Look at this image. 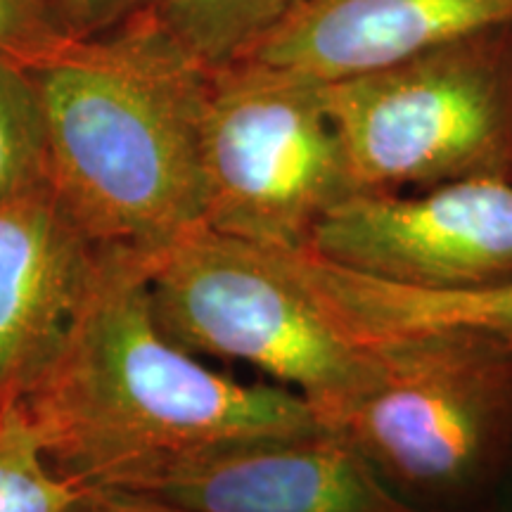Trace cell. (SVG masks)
<instances>
[{"mask_svg":"<svg viewBox=\"0 0 512 512\" xmlns=\"http://www.w3.org/2000/svg\"><path fill=\"white\" fill-rule=\"evenodd\" d=\"M19 406L57 472L114 489L174 460L323 427L280 384H242L171 342L147 256L102 254L86 304Z\"/></svg>","mask_w":512,"mask_h":512,"instance_id":"cell-1","label":"cell"},{"mask_svg":"<svg viewBox=\"0 0 512 512\" xmlns=\"http://www.w3.org/2000/svg\"><path fill=\"white\" fill-rule=\"evenodd\" d=\"M31 74L46 117L48 188L95 245L157 256L204 228L211 69L150 12L69 38Z\"/></svg>","mask_w":512,"mask_h":512,"instance_id":"cell-2","label":"cell"},{"mask_svg":"<svg viewBox=\"0 0 512 512\" xmlns=\"http://www.w3.org/2000/svg\"><path fill=\"white\" fill-rule=\"evenodd\" d=\"M363 351L366 380L325 425L413 510L489 512L512 470V356L448 342Z\"/></svg>","mask_w":512,"mask_h":512,"instance_id":"cell-3","label":"cell"},{"mask_svg":"<svg viewBox=\"0 0 512 512\" xmlns=\"http://www.w3.org/2000/svg\"><path fill=\"white\" fill-rule=\"evenodd\" d=\"M147 271L152 309L171 342L259 368L323 422L366 380L368 351L332 325L294 249L200 228L147 256Z\"/></svg>","mask_w":512,"mask_h":512,"instance_id":"cell-4","label":"cell"},{"mask_svg":"<svg viewBox=\"0 0 512 512\" xmlns=\"http://www.w3.org/2000/svg\"><path fill=\"white\" fill-rule=\"evenodd\" d=\"M358 192L512 178V29L325 83Z\"/></svg>","mask_w":512,"mask_h":512,"instance_id":"cell-5","label":"cell"},{"mask_svg":"<svg viewBox=\"0 0 512 512\" xmlns=\"http://www.w3.org/2000/svg\"><path fill=\"white\" fill-rule=\"evenodd\" d=\"M204 228L302 249L354 195L325 83L254 60L211 69L202 121Z\"/></svg>","mask_w":512,"mask_h":512,"instance_id":"cell-6","label":"cell"},{"mask_svg":"<svg viewBox=\"0 0 512 512\" xmlns=\"http://www.w3.org/2000/svg\"><path fill=\"white\" fill-rule=\"evenodd\" d=\"M313 254L387 283L453 290L512 278V178L354 192L318 223Z\"/></svg>","mask_w":512,"mask_h":512,"instance_id":"cell-7","label":"cell"},{"mask_svg":"<svg viewBox=\"0 0 512 512\" xmlns=\"http://www.w3.org/2000/svg\"><path fill=\"white\" fill-rule=\"evenodd\" d=\"M107 491L181 512H418L328 425L211 448Z\"/></svg>","mask_w":512,"mask_h":512,"instance_id":"cell-8","label":"cell"},{"mask_svg":"<svg viewBox=\"0 0 512 512\" xmlns=\"http://www.w3.org/2000/svg\"><path fill=\"white\" fill-rule=\"evenodd\" d=\"M102 254L48 185L0 202V411L22 403L53 361Z\"/></svg>","mask_w":512,"mask_h":512,"instance_id":"cell-9","label":"cell"},{"mask_svg":"<svg viewBox=\"0 0 512 512\" xmlns=\"http://www.w3.org/2000/svg\"><path fill=\"white\" fill-rule=\"evenodd\" d=\"M498 29L512 0H306L245 60L339 83Z\"/></svg>","mask_w":512,"mask_h":512,"instance_id":"cell-10","label":"cell"},{"mask_svg":"<svg viewBox=\"0 0 512 512\" xmlns=\"http://www.w3.org/2000/svg\"><path fill=\"white\" fill-rule=\"evenodd\" d=\"M294 261L332 325L358 349L448 342L512 356V278L422 290L354 273L306 247L294 249Z\"/></svg>","mask_w":512,"mask_h":512,"instance_id":"cell-11","label":"cell"},{"mask_svg":"<svg viewBox=\"0 0 512 512\" xmlns=\"http://www.w3.org/2000/svg\"><path fill=\"white\" fill-rule=\"evenodd\" d=\"M306 0H159L150 12L204 67L245 60Z\"/></svg>","mask_w":512,"mask_h":512,"instance_id":"cell-12","label":"cell"},{"mask_svg":"<svg viewBox=\"0 0 512 512\" xmlns=\"http://www.w3.org/2000/svg\"><path fill=\"white\" fill-rule=\"evenodd\" d=\"M93 496L50 465L19 403L0 411V512H83Z\"/></svg>","mask_w":512,"mask_h":512,"instance_id":"cell-13","label":"cell"},{"mask_svg":"<svg viewBox=\"0 0 512 512\" xmlns=\"http://www.w3.org/2000/svg\"><path fill=\"white\" fill-rule=\"evenodd\" d=\"M48 185L43 102L29 67L0 57V202Z\"/></svg>","mask_w":512,"mask_h":512,"instance_id":"cell-14","label":"cell"},{"mask_svg":"<svg viewBox=\"0 0 512 512\" xmlns=\"http://www.w3.org/2000/svg\"><path fill=\"white\" fill-rule=\"evenodd\" d=\"M50 0H0V57L36 67L69 41Z\"/></svg>","mask_w":512,"mask_h":512,"instance_id":"cell-15","label":"cell"},{"mask_svg":"<svg viewBox=\"0 0 512 512\" xmlns=\"http://www.w3.org/2000/svg\"><path fill=\"white\" fill-rule=\"evenodd\" d=\"M72 36L105 34L155 10L159 0H50Z\"/></svg>","mask_w":512,"mask_h":512,"instance_id":"cell-16","label":"cell"},{"mask_svg":"<svg viewBox=\"0 0 512 512\" xmlns=\"http://www.w3.org/2000/svg\"><path fill=\"white\" fill-rule=\"evenodd\" d=\"M83 512H181V510H174L169 508V505H162L155 501H145V498L95 489L93 501L86 505V510Z\"/></svg>","mask_w":512,"mask_h":512,"instance_id":"cell-17","label":"cell"},{"mask_svg":"<svg viewBox=\"0 0 512 512\" xmlns=\"http://www.w3.org/2000/svg\"><path fill=\"white\" fill-rule=\"evenodd\" d=\"M489 512H512V470L510 475L505 477V482L494 498V505H491Z\"/></svg>","mask_w":512,"mask_h":512,"instance_id":"cell-18","label":"cell"}]
</instances>
